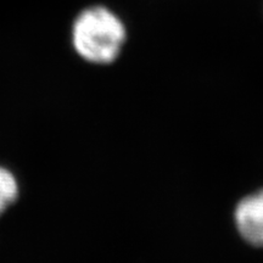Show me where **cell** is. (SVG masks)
<instances>
[{"label": "cell", "instance_id": "6da1fadb", "mask_svg": "<svg viewBox=\"0 0 263 263\" xmlns=\"http://www.w3.org/2000/svg\"><path fill=\"white\" fill-rule=\"evenodd\" d=\"M127 38L121 18L105 6L83 10L72 26V44L85 61L95 65L114 62Z\"/></svg>", "mask_w": 263, "mask_h": 263}, {"label": "cell", "instance_id": "7a4b0ae2", "mask_svg": "<svg viewBox=\"0 0 263 263\" xmlns=\"http://www.w3.org/2000/svg\"><path fill=\"white\" fill-rule=\"evenodd\" d=\"M235 224L245 241L263 248V189L245 196L238 203Z\"/></svg>", "mask_w": 263, "mask_h": 263}, {"label": "cell", "instance_id": "3957f363", "mask_svg": "<svg viewBox=\"0 0 263 263\" xmlns=\"http://www.w3.org/2000/svg\"><path fill=\"white\" fill-rule=\"evenodd\" d=\"M20 184L16 176L6 167L0 166V216L17 201Z\"/></svg>", "mask_w": 263, "mask_h": 263}]
</instances>
